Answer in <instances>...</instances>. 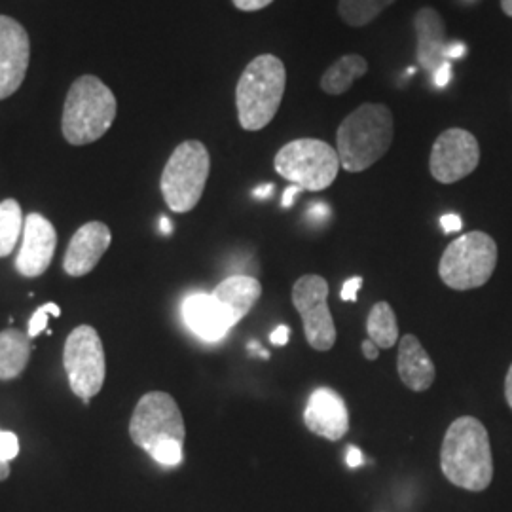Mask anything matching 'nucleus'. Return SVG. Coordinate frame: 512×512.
<instances>
[{
	"instance_id": "obj_1",
	"label": "nucleus",
	"mask_w": 512,
	"mask_h": 512,
	"mask_svg": "<svg viewBox=\"0 0 512 512\" xmlns=\"http://www.w3.org/2000/svg\"><path fill=\"white\" fill-rule=\"evenodd\" d=\"M440 471L467 492H484L492 484V444L482 421L473 416L452 421L440 446Z\"/></svg>"
},
{
	"instance_id": "obj_2",
	"label": "nucleus",
	"mask_w": 512,
	"mask_h": 512,
	"mask_svg": "<svg viewBox=\"0 0 512 512\" xmlns=\"http://www.w3.org/2000/svg\"><path fill=\"white\" fill-rule=\"evenodd\" d=\"M395 137L393 114L380 103L353 110L336 133V152L342 169L361 173L382 160Z\"/></svg>"
},
{
	"instance_id": "obj_3",
	"label": "nucleus",
	"mask_w": 512,
	"mask_h": 512,
	"mask_svg": "<svg viewBox=\"0 0 512 512\" xmlns=\"http://www.w3.org/2000/svg\"><path fill=\"white\" fill-rule=\"evenodd\" d=\"M287 88V69L275 55L255 57L239 76L236 88L239 126L245 131L266 128L281 107Z\"/></svg>"
},
{
	"instance_id": "obj_4",
	"label": "nucleus",
	"mask_w": 512,
	"mask_h": 512,
	"mask_svg": "<svg viewBox=\"0 0 512 512\" xmlns=\"http://www.w3.org/2000/svg\"><path fill=\"white\" fill-rule=\"evenodd\" d=\"M116 97L97 76L84 74L67 93L61 129L74 147L99 141L116 120Z\"/></svg>"
},
{
	"instance_id": "obj_5",
	"label": "nucleus",
	"mask_w": 512,
	"mask_h": 512,
	"mask_svg": "<svg viewBox=\"0 0 512 512\" xmlns=\"http://www.w3.org/2000/svg\"><path fill=\"white\" fill-rule=\"evenodd\" d=\"M497 266V243L484 232H469L452 241L440 256L439 277L454 291L486 285Z\"/></svg>"
},
{
	"instance_id": "obj_6",
	"label": "nucleus",
	"mask_w": 512,
	"mask_h": 512,
	"mask_svg": "<svg viewBox=\"0 0 512 512\" xmlns=\"http://www.w3.org/2000/svg\"><path fill=\"white\" fill-rule=\"evenodd\" d=\"M211 171V156L200 141H184L173 150L162 173L160 188L175 213H188L202 200Z\"/></svg>"
},
{
	"instance_id": "obj_7",
	"label": "nucleus",
	"mask_w": 512,
	"mask_h": 512,
	"mask_svg": "<svg viewBox=\"0 0 512 512\" xmlns=\"http://www.w3.org/2000/svg\"><path fill=\"white\" fill-rule=\"evenodd\" d=\"M275 171L304 192L327 190L336 181L340 158L336 148L321 139H296L281 148L274 158Z\"/></svg>"
},
{
	"instance_id": "obj_8",
	"label": "nucleus",
	"mask_w": 512,
	"mask_h": 512,
	"mask_svg": "<svg viewBox=\"0 0 512 512\" xmlns=\"http://www.w3.org/2000/svg\"><path fill=\"white\" fill-rule=\"evenodd\" d=\"M129 437L150 458L167 444H183L186 429L179 404L164 391L147 393L133 410Z\"/></svg>"
},
{
	"instance_id": "obj_9",
	"label": "nucleus",
	"mask_w": 512,
	"mask_h": 512,
	"mask_svg": "<svg viewBox=\"0 0 512 512\" xmlns=\"http://www.w3.org/2000/svg\"><path fill=\"white\" fill-rule=\"evenodd\" d=\"M63 365L74 395L84 403H90L101 391L107 376L105 349L97 330L90 325H80L69 334L63 351Z\"/></svg>"
},
{
	"instance_id": "obj_10",
	"label": "nucleus",
	"mask_w": 512,
	"mask_h": 512,
	"mask_svg": "<svg viewBox=\"0 0 512 512\" xmlns=\"http://www.w3.org/2000/svg\"><path fill=\"white\" fill-rule=\"evenodd\" d=\"M293 304L306 340L315 351H330L336 344V325L329 308V283L317 274L302 275L293 287Z\"/></svg>"
},
{
	"instance_id": "obj_11",
	"label": "nucleus",
	"mask_w": 512,
	"mask_h": 512,
	"mask_svg": "<svg viewBox=\"0 0 512 512\" xmlns=\"http://www.w3.org/2000/svg\"><path fill=\"white\" fill-rule=\"evenodd\" d=\"M478 162L480 147L475 135L465 129H446L431 148L429 171L440 184H454L469 177Z\"/></svg>"
},
{
	"instance_id": "obj_12",
	"label": "nucleus",
	"mask_w": 512,
	"mask_h": 512,
	"mask_svg": "<svg viewBox=\"0 0 512 512\" xmlns=\"http://www.w3.org/2000/svg\"><path fill=\"white\" fill-rule=\"evenodd\" d=\"M31 61V40L23 25L0 14V101L18 92Z\"/></svg>"
},
{
	"instance_id": "obj_13",
	"label": "nucleus",
	"mask_w": 512,
	"mask_h": 512,
	"mask_svg": "<svg viewBox=\"0 0 512 512\" xmlns=\"http://www.w3.org/2000/svg\"><path fill=\"white\" fill-rule=\"evenodd\" d=\"M304 423L313 435L321 439L330 442L342 440L349 431L348 404L338 391L319 387L311 393L306 403Z\"/></svg>"
},
{
	"instance_id": "obj_14",
	"label": "nucleus",
	"mask_w": 512,
	"mask_h": 512,
	"mask_svg": "<svg viewBox=\"0 0 512 512\" xmlns=\"http://www.w3.org/2000/svg\"><path fill=\"white\" fill-rule=\"evenodd\" d=\"M57 234L54 224L38 213H31L23 224V243L19 249L16 268L25 277L44 274L54 258Z\"/></svg>"
},
{
	"instance_id": "obj_15",
	"label": "nucleus",
	"mask_w": 512,
	"mask_h": 512,
	"mask_svg": "<svg viewBox=\"0 0 512 512\" xmlns=\"http://www.w3.org/2000/svg\"><path fill=\"white\" fill-rule=\"evenodd\" d=\"M416 31V59L425 73L439 71L444 63H452L448 59V48L452 42L446 40L444 21L435 8H420L414 16Z\"/></svg>"
},
{
	"instance_id": "obj_16",
	"label": "nucleus",
	"mask_w": 512,
	"mask_h": 512,
	"mask_svg": "<svg viewBox=\"0 0 512 512\" xmlns=\"http://www.w3.org/2000/svg\"><path fill=\"white\" fill-rule=\"evenodd\" d=\"M110 230L103 222H88L76 230L63 260L65 272L82 277L92 272L110 245Z\"/></svg>"
},
{
	"instance_id": "obj_17",
	"label": "nucleus",
	"mask_w": 512,
	"mask_h": 512,
	"mask_svg": "<svg viewBox=\"0 0 512 512\" xmlns=\"http://www.w3.org/2000/svg\"><path fill=\"white\" fill-rule=\"evenodd\" d=\"M186 327L205 342H219L234 329L226 311L222 310L213 294L194 293L183 302Z\"/></svg>"
},
{
	"instance_id": "obj_18",
	"label": "nucleus",
	"mask_w": 512,
	"mask_h": 512,
	"mask_svg": "<svg viewBox=\"0 0 512 512\" xmlns=\"http://www.w3.org/2000/svg\"><path fill=\"white\" fill-rule=\"evenodd\" d=\"M397 370H399L401 382L416 393L427 391L437 376V370L429 353L421 346L420 340L414 334H406L399 340Z\"/></svg>"
},
{
	"instance_id": "obj_19",
	"label": "nucleus",
	"mask_w": 512,
	"mask_h": 512,
	"mask_svg": "<svg viewBox=\"0 0 512 512\" xmlns=\"http://www.w3.org/2000/svg\"><path fill=\"white\" fill-rule=\"evenodd\" d=\"M211 294L222 306V310L226 311L232 327H236L260 300L262 285L251 275H232L217 285V289Z\"/></svg>"
},
{
	"instance_id": "obj_20",
	"label": "nucleus",
	"mask_w": 512,
	"mask_h": 512,
	"mask_svg": "<svg viewBox=\"0 0 512 512\" xmlns=\"http://www.w3.org/2000/svg\"><path fill=\"white\" fill-rule=\"evenodd\" d=\"M31 359V338L18 329L0 332V380H14Z\"/></svg>"
},
{
	"instance_id": "obj_21",
	"label": "nucleus",
	"mask_w": 512,
	"mask_h": 512,
	"mask_svg": "<svg viewBox=\"0 0 512 512\" xmlns=\"http://www.w3.org/2000/svg\"><path fill=\"white\" fill-rule=\"evenodd\" d=\"M368 71L363 55L349 54L334 61L321 78V90L329 95H342L351 90L355 80L363 78Z\"/></svg>"
},
{
	"instance_id": "obj_22",
	"label": "nucleus",
	"mask_w": 512,
	"mask_h": 512,
	"mask_svg": "<svg viewBox=\"0 0 512 512\" xmlns=\"http://www.w3.org/2000/svg\"><path fill=\"white\" fill-rule=\"evenodd\" d=\"M366 334L380 349H391L399 340L395 311L387 302H378L366 317Z\"/></svg>"
},
{
	"instance_id": "obj_23",
	"label": "nucleus",
	"mask_w": 512,
	"mask_h": 512,
	"mask_svg": "<svg viewBox=\"0 0 512 512\" xmlns=\"http://www.w3.org/2000/svg\"><path fill=\"white\" fill-rule=\"evenodd\" d=\"M23 213L16 200H4L0 203V258L12 255L23 234Z\"/></svg>"
},
{
	"instance_id": "obj_24",
	"label": "nucleus",
	"mask_w": 512,
	"mask_h": 512,
	"mask_svg": "<svg viewBox=\"0 0 512 512\" xmlns=\"http://www.w3.org/2000/svg\"><path fill=\"white\" fill-rule=\"evenodd\" d=\"M397 0H340L338 14L349 27H365Z\"/></svg>"
},
{
	"instance_id": "obj_25",
	"label": "nucleus",
	"mask_w": 512,
	"mask_h": 512,
	"mask_svg": "<svg viewBox=\"0 0 512 512\" xmlns=\"http://www.w3.org/2000/svg\"><path fill=\"white\" fill-rule=\"evenodd\" d=\"M50 315H54V317L61 315V308H59L57 304H54V302H48V304L40 306V308L33 313V317L29 319V332H27L31 340L37 338L42 330H48V317H50Z\"/></svg>"
},
{
	"instance_id": "obj_26",
	"label": "nucleus",
	"mask_w": 512,
	"mask_h": 512,
	"mask_svg": "<svg viewBox=\"0 0 512 512\" xmlns=\"http://www.w3.org/2000/svg\"><path fill=\"white\" fill-rule=\"evenodd\" d=\"M18 454V435L12 433V431H2V429H0V459L10 463L12 459L18 458Z\"/></svg>"
},
{
	"instance_id": "obj_27",
	"label": "nucleus",
	"mask_w": 512,
	"mask_h": 512,
	"mask_svg": "<svg viewBox=\"0 0 512 512\" xmlns=\"http://www.w3.org/2000/svg\"><path fill=\"white\" fill-rule=\"evenodd\" d=\"M361 285H363V277H361V275L349 277L348 281L344 283V287H342V293H340L342 300H346V302H357V294H359Z\"/></svg>"
},
{
	"instance_id": "obj_28",
	"label": "nucleus",
	"mask_w": 512,
	"mask_h": 512,
	"mask_svg": "<svg viewBox=\"0 0 512 512\" xmlns=\"http://www.w3.org/2000/svg\"><path fill=\"white\" fill-rule=\"evenodd\" d=\"M232 2L241 12H258L268 8L274 0H232Z\"/></svg>"
},
{
	"instance_id": "obj_29",
	"label": "nucleus",
	"mask_w": 512,
	"mask_h": 512,
	"mask_svg": "<svg viewBox=\"0 0 512 512\" xmlns=\"http://www.w3.org/2000/svg\"><path fill=\"white\" fill-rule=\"evenodd\" d=\"M452 80V63H444L437 73L433 74V84L442 90Z\"/></svg>"
},
{
	"instance_id": "obj_30",
	"label": "nucleus",
	"mask_w": 512,
	"mask_h": 512,
	"mask_svg": "<svg viewBox=\"0 0 512 512\" xmlns=\"http://www.w3.org/2000/svg\"><path fill=\"white\" fill-rule=\"evenodd\" d=\"M291 334H293V330L289 329L287 325H279V327L272 332L270 342H272L274 346L283 348V346H287V342L291 340Z\"/></svg>"
},
{
	"instance_id": "obj_31",
	"label": "nucleus",
	"mask_w": 512,
	"mask_h": 512,
	"mask_svg": "<svg viewBox=\"0 0 512 512\" xmlns=\"http://www.w3.org/2000/svg\"><path fill=\"white\" fill-rule=\"evenodd\" d=\"M440 226L444 230V234H452V232H459L461 230V219L458 215H444L440 219Z\"/></svg>"
},
{
	"instance_id": "obj_32",
	"label": "nucleus",
	"mask_w": 512,
	"mask_h": 512,
	"mask_svg": "<svg viewBox=\"0 0 512 512\" xmlns=\"http://www.w3.org/2000/svg\"><path fill=\"white\" fill-rule=\"evenodd\" d=\"M346 461H348L351 469H357V467H361L365 463V456H363V452L357 446H349Z\"/></svg>"
},
{
	"instance_id": "obj_33",
	"label": "nucleus",
	"mask_w": 512,
	"mask_h": 512,
	"mask_svg": "<svg viewBox=\"0 0 512 512\" xmlns=\"http://www.w3.org/2000/svg\"><path fill=\"white\" fill-rule=\"evenodd\" d=\"M361 349H363V355L368 361H376L378 355H380V348L370 338H366L365 342L361 344Z\"/></svg>"
},
{
	"instance_id": "obj_34",
	"label": "nucleus",
	"mask_w": 512,
	"mask_h": 512,
	"mask_svg": "<svg viewBox=\"0 0 512 512\" xmlns=\"http://www.w3.org/2000/svg\"><path fill=\"white\" fill-rule=\"evenodd\" d=\"M300 192H304L300 186H294V184H291L285 192H283V200H281V207H291L294 203V198H296V194H300Z\"/></svg>"
},
{
	"instance_id": "obj_35",
	"label": "nucleus",
	"mask_w": 512,
	"mask_h": 512,
	"mask_svg": "<svg viewBox=\"0 0 512 512\" xmlns=\"http://www.w3.org/2000/svg\"><path fill=\"white\" fill-rule=\"evenodd\" d=\"M465 52H467V48H465L463 42H452L450 48H448V59H450V61L461 59V57L465 55Z\"/></svg>"
},
{
	"instance_id": "obj_36",
	"label": "nucleus",
	"mask_w": 512,
	"mask_h": 512,
	"mask_svg": "<svg viewBox=\"0 0 512 512\" xmlns=\"http://www.w3.org/2000/svg\"><path fill=\"white\" fill-rule=\"evenodd\" d=\"M308 215L311 217H325V215H329V207L325 205V203H313L310 207V211H308Z\"/></svg>"
},
{
	"instance_id": "obj_37",
	"label": "nucleus",
	"mask_w": 512,
	"mask_h": 512,
	"mask_svg": "<svg viewBox=\"0 0 512 512\" xmlns=\"http://www.w3.org/2000/svg\"><path fill=\"white\" fill-rule=\"evenodd\" d=\"M274 192V184H264V186H260V188H256L255 198H260V200H266L270 194Z\"/></svg>"
},
{
	"instance_id": "obj_38",
	"label": "nucleus",
	"mask_w": 512,
	"mask_h": 512,
	"mask_svg": "<svg viewBox=\"0 0 512 512\" xmlns=\"http://www.w3.org/2000/svg\"><path fill=\"white\" fill-rule=\"evenodd\" d=\"M505 399L512 408V365L509 372H507V378H505Z\"/></svg>"
},
{
	"instance_id": "obj_39",
	"label": "nucleus",
	"mask_w": 512,
	"mask_h": 512,
	"mask_svg": "<svg viewBox=\"0 0 512 512\" xmlns=\"http://www.w3.org/2000/svg\"><path fill=\"white\" fill-rule=\"evenodd\" d=\"M8 476H10V463L0 459V482H2V480H6Z\"/></svg>"
},
{
	"instance_id": "obj_40",
	"label": "nucleus",
	"mask_w": 512,
	"mask_h": 512,
	"mask_svg": "<svg viewBox=\"0 0 512 512\" xmlns=\"http://www.w3.org/2000/svg\"><path fill=\"white\" fill-rule=\"evenodd\" d=\"M171 228H173V226H171V220L162 217V219H160V230H162L164 234H171Z\"/></svg>"
},
{
	"instance_id": "obj_41",
	"label": "nucleus",
	"mask_w": 512,
	"mask_h": 512,
	"mask_svg": "<svg viewBox=\"0 0 512 512\" xmlns=\"http://www.w3.org/2000/svg\"><path fill=\"white\" fill-rule=\"evenodd\" d=\"M501 8L509 18H512V0H501Z\"/></svg>"
}]
</instances>
